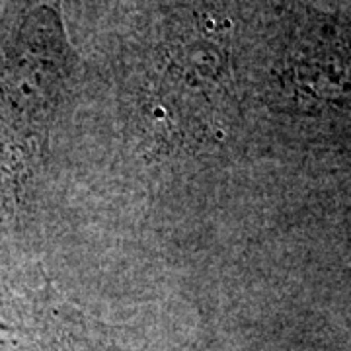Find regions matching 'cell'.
Returning a JSON list of instances; mask_svg holds the SVG:
<instances>
[{
	"mask_svg": "<svg viewBox=\"0 0 351 351\" xmlns=\"http://www.w3.org/2000/svg\"><path fill=\"white\" fill-rule=\"evenodd\" d=\"M76 53L57 10L41 6L25 18L0 75L6 121L16 125L18 145L29 156L45 143L57 106L75 78Z\"/></svg>",
	"mask_w": 351,
	"mask_h": 351,
	"instance_id": "1",
	"label": "cell"
}]
</instances>
